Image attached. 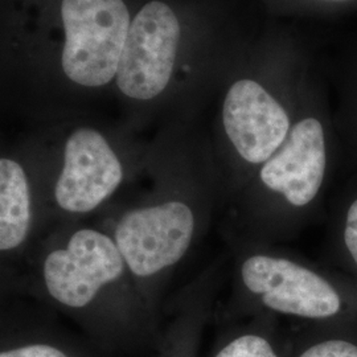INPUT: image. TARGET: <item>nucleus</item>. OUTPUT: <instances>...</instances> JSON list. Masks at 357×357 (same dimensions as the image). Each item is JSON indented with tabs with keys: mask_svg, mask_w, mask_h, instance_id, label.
<instances>
[{
	"mask_svg": "<svg viewBox=\"0 0 357 357\" xmlns=\"http://www.w3.org/2000/svg\"><path fill=\"white\" fill-rule=\"evenodd\" d=\"M330 181V150L323 121H296L281 147L243 190V216L257 241L293 236L319 213Z\"/></svg>",
	"mask_w": 357,
	"mask_h": 357,
	"instance_id": "1",
	"label": "nucleus"
},
{
	"mask_svg": "<svg viewBox=\"0 0 357 357\" xmlns=\"http://www.w3.org/2000/svg\"><path fill=\"white\" fill-rule=\"evenodd\" d=\"M237 277L243 301L259 310L314 321L357 318V283L336 268L258 246L243 252Z\"/></svg>",
	"mask_w": 357,
	"mask_h": 357,
	"instance_id": "2",
	"label": "nucleus"
},
{
	"mask_svg": "<svg viewBox=\"0 0 357 357\" xmlns=\"http://www.w3.org/2000/svg\"><path fill=\"white\" fill-rule=\"evenodd\" d=\"M65 28L63 69L73 82L88 88L109 84L118 70L130 13L123 0H63Z\"/></svg>",
	"mask_w": 357,
	"mask_h": 357,
	"instance_id": "3",
	"label": "nucleus"
},
{
	"mask_svg": "<svg viewBox=\"0 0 357 357\" xmlns=\"http://www.w3.org/2000/svg\"><path fill=\"white\" fill-rule=\"evenodd\" d=\"M196 217L183 200L130 209L115 225V243L130 273L139 278L158 275L176 265L191 246Z\"/></svg>",
	"mask_w": 357,
	"mask_h": 357,
	"instance_id": "4",
	"label": "nucleus"
},
{
	"mask_svg": "<svg viewBox=\"0 0 357 357\" xmlns=\"http://www.w3.org/2000/svg\"><path fill=\"white\" fill-rule=\"evenodd\" d=\"M126 268L113 237L82 228L45 257L43 280L53 301L66 308L82 310L105 286L121 280Z\"/></svg>",
	"mask_w": 357,
	"mask_h": 357,
	"instance_id": "5",
	"label": "nucleus"
},
{
	"mask_svg": "<svg viewBox=\"0 0 357 357\" xmlns=\"http://www.w3.org/2000/svg\"><path fill=\"white\" fill-rule=\"evenodd\" d=\"M180 24L162 1L147 3L128 29L116 85L130 98L147 101L166 89L176 60Z\"/></svg>",
	"mask_w": 357,
	"mask_h": 357,
	"instance_id": "6",
	"label": "nucleus"
},
{
	"mask_svg": "<svg viewBox=\"0 0 357 357\" xmlns=\"http://www.w3.org/2000/svg\"><path fill=\"white\" fill-rule=\"evenodd\" d=\"M122 180V163L102 134L94 128H78L65 143L54 202L68 213H90L118 190Z\"/></svg>",
	"mask_w": 357,
	"mask_h": 357,
	"instance_id": "7",
	"label": "nucleus"
},
{
	"mask_svg": "<svg viewBox=\"0 0 357 357\" xmlns=\"http://www.w3.org/2000/svg\"><path fill=\"white\" fill-rule=\"evenodd\" d=\"M222 123L243 163L258 168L281 147L293 126L283 105L252 79L237 81L228 90Z\"/></svg>",
	"mask_w": 357,
	"mask_h": 357,
	"instance_id": "8",
	"label": "nucleus"
},
{
	"mask_svg": "<svg viewBox=\"0 0 357 357\" xmlns=\"http://www.w3.org/2000/svg\"><path fill=\"white\" fill-rule=\"evenodd\" d=\"M32 221L29 181L16 160H0V249L8 253L26 243Z\"/></svg>",
	"mask_w": 357,
	"mask_h": 357,
	"instance_id": "9",
	"label": "nucleus"
},
{
	"mask_svg": "<svg viewBox=\"0 0 357 357\" xmlns=\"http://www.w3.org/2000/svg\"><path fill=\"white\" fill-rule=\"evenodd\" d=\"M330 259L357 283V184L342 190L330 211Z\"/></svg>",
	"mask_w": 357,
	"mask_h": 357,
	"instance_id": "10",
	"label": "nucleus"
},
{
	"mask_svg": "<svg viewBox=\"0 0 357 357\" xmlns=\"http://www.w3.org/2000/svg\"><path fill=\"white\" fill-rule=\"evenodd\" d=\"M212 357H281V355L265 333L246 331L225 342Z\"/></svg>",
	"mask_w": 357,
	"mask_h": 357,
	"instance_id": "11",
	"label": "nucleus"
},
{
	"mask_svg": "<svg viewBox=\"0 0 357 357\" xmlns=\"http://www.w3.org/2000/svg\"><path fill=\"white\" fill-rule=\"evenodd\" d=\"M0 357H82L70 347L43 337L13 339L3 344Z\"/></svg>",
	"mask_w": 357,
	"mask_h": 357,
	"instance_id": "12",
	"label": "nucleus"
},
{
	"mask_svg": "<svg viewBox=\"0 0 357 357\" xmlns=\"http://www.w3.org/2000/svg\"><path fill=\"white\" fill-rule=\"evenodd\" d=\"M296 357H357V340L344 335L326 336L305 347Z\"/></svg>",
	"mask_w": 357,
	"mask_h": 357,
	"instance_id": "13",
	"label": "nucleus"
},
{
	"mask_svg": "<svg viewBox=\"0 0 357 357\" xmlns=\"http://www.w3.org/2000/svg\"><path fill=\"white\" fill-rule=\"evenodd\" d=\"M191 336L185 333L176 335L171 339L169 344L167 345L163 357H191Z\"/></svg>",
	"mask_w": 357,
	"mask_h": 357,
	"instance_id": "14",
	"label": "nucleus"
}]
</instances>
